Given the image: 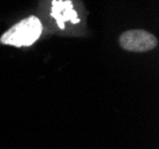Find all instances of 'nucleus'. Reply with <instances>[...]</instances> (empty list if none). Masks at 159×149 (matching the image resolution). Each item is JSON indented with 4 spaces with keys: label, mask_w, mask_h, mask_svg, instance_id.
<instances>
[{
    "label": "nucleus",
    "mask_w": 159,
    "mask_h": 149,
    "mask_svg": "<svg viewBox=\"0 0 159 149\" xmlns=\"http://www.w3.org/2000/svg\"><path fill=\"white\" fill-rule=\"evenodd\" d=\"M120 46L129 52H147L156 49L158 39L145 30H128L119 38Z\"/></svg>",
    "instance_id": "f03ea898"
},
{
    "label": "nucleus",
    "mask_w": 159,
    "mask_h": 149,
    "mask_svg": "<svg viewBox=\"0 0 159 149\" xmlns=\"http://www.w3.org/2000/svg\"><path fill=\"white\" fill-rule=\"evenodd\" d=\"M51 17L56 19L60 28L62 30L64 28V21L66 20H70L73 24H77L80 21L70 0H53Z\"/></svg>",
    "instance_id": "7ed1b4c3"
},
{
    "label": "nucleus",
    "mask_w": 159,
    "mask_h": 149,
    "mask_svg": "<svg viewBox=\"0 0 159 149\" xmlns=\"http://www.w3.org/2000/svg\"><path fill=\"white\" fill-rule=\"evenodd\" d=\"M42 31H43V25L40 20L37 17L31 15L10 27L0 37V42L1 44L16 46V47L31 46L39 39Z\"/></svg>",
    "instance_id": "f257e3e1"
}]
</instances>
